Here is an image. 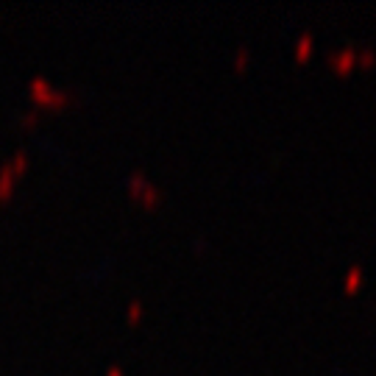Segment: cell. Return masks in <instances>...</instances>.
Masks as SVG:
<instances>
[{
	"instance_id": "cell-1",
	"label": "cell",
	"mask_w": 376,
	"mask_h": 376,
	"mask_svg": "<svg viewBox=\"0 0 376 376\" xmlns=\"http://www.w3.org/2000/svg\"><path fill=\"white\" fill-rule=\"evenodd\" d=\"M351 59H354V48H343V50H337V53H329V62H332L337 70H346V67L351 64Z\"/></svg>"
},
{
	"instance_id": "cell-2",
	"label": "cell",
	"mask_w": 376,
	"mask_h": 376,
	"mask_svg": "<svg viewBox=\"0 0 376 376\" xmlns=\"http://www.w3.org/2000/svg\"><path fill=\"white\" fill-rule=\"evenodd\" d=\"M310 45H312V34H301V37H299V48H296V56H299V59H301V56H307Z\"/></svg>"
},
{
	"instance_id": "cell-3",
	"label": "cell",
	"mask_w": 376,
	"mask_h": 376,
	"mask_svg": "<svg viewBox=\"0 0 376 376\" xmlns=\"http://www.w3.org/2000/svg\"><path fill=\"white\" fill-rule=\"evenodd\" d=\"M159 198H162V193L156 190V187H145V190H142V201H145L148 207H151V204H156Z\"/></svg>"
},
{
	"instance_id": "cell-4",
	"label": "cell",
	"mask_w": 376,
	"mask_h": 376,
	"mask_svg": "<svg viewBox=\"0 0 376 376\" xmlns=\"http://www.w3.org/2000/svg\"><path fill=\"white\" fill-rule=\"evenodd\" d=\"M357 281H359V267H351V273H348V279H346V285H348V288H357Z\"/></svg>"
},
{
	"instance_id": "cell-5",
	"label": "cell",
	"mask_w": 376,
	"mask_h": 376,
	"mask_svg": "<svg viewBox=\"0 0 376 376\" xmlns=\"http://www.w3.org/2000/svg\"><path fill=\"white\" fill-rule=\"evenodd\" d=\"M373 56H376L373 48H362V50H359V62H373Z\"/></svg>"
},
{
	"instance_id": "cell-6",
	"label": "cell",
	"mask_w": 376,
	"mask_h": 376,
	"mask_svg": "<svg viewBox=\"0 0 376 376\" xmlns=\"http://www.w3.org/2000/svg\"><path fill=\"white\" fill-rule=\"evenodd\" d=\"M245 62H248V48H240L237 50V67H245Z\"/></svg>"
},
{
	"instance_id": "cell-7",
	"label": "cell",
	"mask_w": 376,
	"mask_h": 376,
	"mask_svg": "<svg viewBox=\"0 0 376 376\" xmlns=\"http://www.w3.org/2000/svg\"><path fill=\"white\" fill-rule=\"evenodd\" d=\"M129 315H131V318L142 315V304H137V301H134V304H131V312H129Z\"/></svg>"
},
{
	"instance_id": "cell-8",
	"label": "cell",
	"mask_w": 376,
	"mask_h": 376,
	"mask_svg": "<svg viewBox=\"0 0 376 376\" xmlns=\"http://www.w3.org/2000/svg\"><path fill=\"white\" fill-rule=\"evenodd\" d=\"M109 376H120V370H112V373H109Z\"/></svg>"
}]
</instances>
